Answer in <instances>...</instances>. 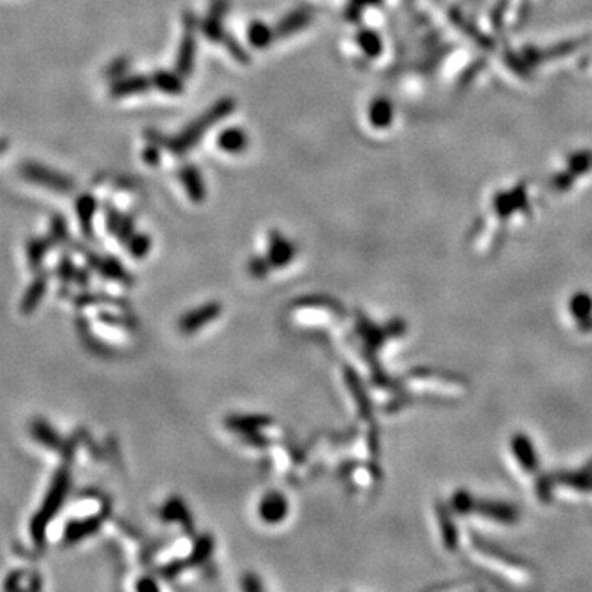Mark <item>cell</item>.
<instances>
[{
    "label": "cell",
    "instance_id": "obj_1",
    "mask_svg": "<svg viewBox=\"0 0 592 592\" xmlns=\"http://www.w3.org/2000/svg\"><path fill=\"white\" fill-rule=\"evenodd\" d=\"M234 109L235 102L229 99V97H225V99L216 102L213 107H209L203 116H199L198 118H194L191 123H188V127L177 137H167L155 130H148L145 137L148 138V142L155 143L160 148L172 152L173 155H184V153H188L193 147H196V143L206 135V132H208L209 128H213L216 123L223 121L224 117L233 114Z\"/></svg>",
    "mask_w": 592,
    "mask_h": 592
},
{
    "label": "cell",
    "instance_id": "obj_2",
    "mask_svg": "<svg viewBox=\"0 0 592 592\" xmlns=\"http://www.w3.org/2000/svg\"><path fill=\"white\" fill-rule=\"evenodd\" d=\"M66 491H68V474L60 472L55 479L53 486L50 488L48 496L45 498L43 507H41V510L35 515V518L32 520V535L37 543H43L45 530L48 527L50 520L56 515V510L60 508Z\"/></svg>",
    "mask_w": 592,
    "mask_h": 592
},
{
    "label": "cell",
    "instance_id": "obj_3",
    "mask_svg": "<svg viewBox=\"0 0 592 592\" xmlns=\"http://www.w3.org/2000/svg\"><path fill=\"white\" fill-rule=\"evenodd\" d=\"M184 27H186V33L183 35L181 45H179L178 50V58H177V71L179 76H189L194 68V53H196V40H194L193 30L196 27V22L191 15H186L184 17Z\"/></svg>",
    "mask_w": 592,
    "mask_h": 592
},
{
    "label": "cell",
    "instance_id": "obj_4",
    "mask_svg": "<svg viewBox=\"0 0 592 592\" xmlns=\"http://www.w3.org/2000/svg\"><path fill=\"white\" fill-rule=\"evenodd\" d=\"M311 20H313V10L311 9L301 7V9L293 10V12L285 15V17L280 20V23H278L275 27V37L277 38H286L293 33H298L300 30L306 28L308 25L311 23Z\"/></svg>",
    "mask_w": 592,
    "mask_h": 592
},
{
    "label": "cell",
    "instance_id": "obj_5",
    "mask_svg": "<svg viewBox=\"0 0 592 592\" xmlns=\"http://www.w3.org/2000/svg\"><path fill=\"white\" fill-rule=\"evenodd\" d=\"M179 181L183 183L184 189H186L188 196L191 198L194 203H201L206 196V188L203 177H201L199 169L193 164H184L183 168H179L178 172Z\"/></svg>",
    "mask_w": 592,
    "mask_h": 592
},
{
    "label": "cell",
    "instance_id": "obj_6",
    "mask_svg": "<svg viewBox=\"0 0 592 592\" xmlns=\"http://www.w3.org/2000/svg\"><path fill=\"white\" fill-rule=\"evenodd\" d=\"M218 145L220 150L228 153H240L249 145V137L242 128L230 127L220 132V135L218 137Z\"/></svg>",
    "mask_w": 592,
    "mask_h": 592
},
{
    "label": "cell",
    "instance_id": "obj_7",
    "mask_svg": "<svg viewBox=\"0 0 592 592\" xmlns=\"http://www.w3.org/2000/svg\"><path fill=\"white\" fill-rule=\"evenodd\" d=\"M152 86H153L152 78H145V76H132V78L117 81L116 84L112 86V96L127 97V96L143 94V92L150 89Z\"/></svg>",
    "mask_w": 592,
    "mask_h": 592
},
{
    "label": "cell",
    "instance_id": "obj_8",
    "mask_svg": "<svg viewBox=\"0 0 592 592\" xmlns=\"http://www.w3.org/2000/svg\"><path fill=\"white\" fill-rule=\"evenodd\" d=\"M152 82L164 94H181L184 89L181 78L178 74L169 73V71H158L152 76Z\"/></svg>",
    "mask_w": 592,
    "mask_h": 592
},
{
    "label": "cell",
    "instance_id": "obj_9",
    "mask_svg": "<svg viewBox=\"0 0 592 592\" xmlns=\"http://www.w3.org/2000/svg\"><path fill=\"white\" fill-rule=\"evenodd\" d=\"M201 32L204 33V37L209 41H214V43H225L229 38V35L224 32L223 28V17L219 15L209 13L203 22H201Z\"/></svg>",
    "mask_w": 592,
    "mask_h": 592
},
{
    "label": "cell",
    "instance_id": "obj_10",
    "mask_svg": "<svg viewBox=\"0 0 592 592\" xmlns=\"http://www.w3.org/2000/svg\"><path fill=\"white\" fill-rule=\"evenodd\" d=\"M247 37H249L250 45L255 46V48H267V46L274 41V38H277L275 30H272L269 25H265L262 22L250 23Z\"/></svg>",
    "mask_w": 592,
    "mask_h": 592
},
{
    "label": "cell",
    "instance_id": "obj_11",
    "mask_svg": "<svg viewBox=\"0 0 592 592\" xmlns=\"http://www.w3.org/2000/svg\"><path fill=\"white\" fill-rule=\"evenodd\" d=\"M270 250H272L270 252L272 260L277 262V264H283V262L291 259V255H293V245L285 239H281L280 235H274Z\"/></svg>",
    "mask_w": 592,
    "mask_h": 592
},
{
    "label": "cell",
    "instance_id": "obj_12",
    "mask_svg": "<svg viewBox=\"0 0 592 592\" xmlns=\"http://www.w3.org/2000/svg\"><path fill=\"white\" fill-rule=\"evenodd\" d=\"M285 513V502L280 497H270L265 498V502L262 503V515L269 520H278L281 515Z\"/></svg>",
    "mask_w": 592,
    "mask_h": 592
},
{
    "label": "cell",
    "instance_id": "obj_13",
    "mask_svg": "<svg viewBox=\"0 0 592 592\" xmlns=\"http://www.w3.org/2000/svg\"><path fill=\"white\" fill-rule=\"evenodd\" d=\"M32 436L37 440L38 442L45 446H50V449H53L51 446L56 445V436H55V431L50 428L48 425L43 423V421H37L32 426Z\"/></svg>",
    "mask_w": 592,
    "mask_h": 592
},
{
    "label": "cell",
    "instance_id": "obj_14",
    "mask_svg": "<svg viewBox=\"0 0 592 592\" xmlns=\"http://www.w3.org/2000/svg\"><path fill=\"white\" fill-rule=\"evenodd\" d=\"M43 293H45V283L43 281L35 283V285L30 288L28 293L23 298V303H22L23 311L33 310V308L37 306V303L40 301V298L43 296Z\"/></svg>",
    "mask_w": 592,
    "mask_h": 592
},
{
    "label": "cell",
    "instance_id": "obj_15",
    "mask_svg": "<svg viewBox=\"0 0 592 592\" xmlns=\"http://www.w3.org/2000/svg\"><path fill=\"white\" fill-rule=\"evenodd\" d=\"M357 41H359V45L364 48L365 53L372 55V56L377 55L380 45H379V38L375 37L372 32H360Z\"/></svg>",
    "mask_w": 592,
    "mask_h": 592
},
{
    "label": "cell",
    "instance_id": "obj_16",
    "mask_svg": "<svg viewBox=\"0 0 592 592\" xmlns=\"http://www.w3.org/2000/svg\"><path fill=\"white\" fill-rule=\"evenodd\" d=\"M370 117H372V122L375 125H384V123L389 122V107L384 102H377L374 104L372 111H370Z\"/></svg>",
    "mask_w": 592,
    "mask_h": 592
},
{
    "label": "cell",
    "instance_id": "obj_17",
    "mask_svg": "<svg viewBox=\"0 0 592 592\" xmlns=\"http://www.w3.org/2000/svg\"><path fill=\"white\" fill-rule=\"evenodd\" d=\"M130 252H133L135 255H143L147 254L148 250V239L143 235H137L132 239V244H130Z\"/></svg>",
    "mask_w": 592,
    "mask_h": 592
},
{
    "label": "cell",
    "instance_id": "obj_18",
    "mask_svg": "<svg viewBox=\"0 0 592 592\" xmlns=\"http://www.w3.org/2000/svg\"><path fill=\"white\" fill-rule=\"evenodd\" d=\"M160 150H162V148H160L158 145H155V143H150V145L143 150V160H145L148 164L160 163Z\"/></svg>",
    "mask_w": 592,
    "mask_h": 592
}]
</instances>
